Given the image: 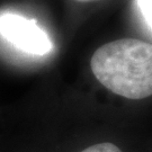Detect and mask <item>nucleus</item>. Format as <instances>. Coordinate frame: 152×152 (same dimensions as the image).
Instances as JSON below:
<instances>
[{"instance_id":"nucleus-5","label":"nucleus","mask_w":152,"mask_h":152,"mask_svg":"<svg viewBox=\"0 0 152 152\" xmlns=\"http://www.w3.org/2000/svg\"><path fill=\"white\" fill-rule=\"evenodd\" d=\"M76 1H80V2H88V1H95V0H76Z\"/></svg>"},{"instance_id":"nucleus-4","label":"nucleus","mask_w":152,"mask_h":152,"mask_svg":"<svg viewBox=\"0 0 152 152\" xmlns=\"http://www.w3.org/2000/svg\"><path fill=\"white\" fill-rule=\"evenodd\" d=\"M81 152H122L118 147H116L113 143H99L85 149Z\"/></svg>"},{"instance_id":"nucleus-2","label":"nucleus","mask_w":152,"mask_h":152,"mask_svg":"<svg viewBox=\"0 0 152 152\" xmlns=\"http://www.w3.org/2000/svg\"><path fill=\"white\" fill-rule=\"evenodd\" d=\"M0 35L16 49L31 55H45L53 49L50 36L37 22L20 14H0Z\"/></svg>"},{"instance_id":"nucleus-3","label":"nucleus","mask_w":152,"mask_h":152,"mask_svg":"<svg viewBox=\"0 0 152 152\" xmlns=\"http://www.w3.org/2000/svg\"><path fill=\"white\" fill-rule=\"evenodd\" d=\"M140 12L152 31V0H136Z\"/></svg>"},{"instance_id":"nucleus-1","label":"nucleus","mask_w":152,"mask_h":152,"mask_svg":"<svg viewBox=\"0 0 152 152\" xmlns=\"http://www.w3.org/2000/svg\"><path fill=\"white\" fill-rule=\"evenodd\" d=\"M90 66L108 90L129 99L152 96V44L122 38L98 48Z\"/></svg>"}]
</instances>
